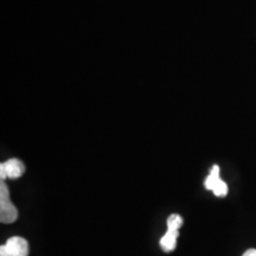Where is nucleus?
<instances>
[{"mask_svg": "<svg viewBox=\"0 0 256 256\" xmlns=\"http://www.w3.org/2000/svg\"><path fill=\"white\" fill-rule=\"evenodd\" d=\"M28 243L25 238L14 236L0 247V256H28Z\"/></svg>", "mask_w": 256, "mask_h": 256, "instance_id": "7ed1b4c3", "label": "nucleus"}, {"mask_svg": "<svg viewBox=\"0 0 256 256\" xmlns=\"http://www.w3.org/2000/svg\"><path fill=\"white\" fill-rule=\"evenodd\" d=\"M18 211L10 200V191L5 180H0V220L2 223L11 224L16 222Z\"/></svg>", "mask_w": 256, "mask_h": 256, "instance_id": "f03ea898", "label": "nucleus"}, {"mask_svg": "<svg viewBox=\"0 0 256 256\" xmlns=\"http://www.w3.org/2000/svg\"><path fill=\"white\" fill-rule=\"evenodd\" d=\"M25 165L19 159H10L8 162L0 164V179L5 180L6 178L18 179L24 174Z\"/></svg>", "mask_w": 256, "mask_h": 256, "instance_id": "39448f33", "label": "nucleus"}, {"mask_svg": "<svg viewBox=\"0 0 256 256\" xmlns=\"http://www.w3.org/2000/svg\"><path fill=\"white\" fill-rule=\"evenodd\" d=\"M206 188L208 190L212 191L217 197H226L228 194V185L220 178V168L218 165H214L211 168L210 174L206 179Z\"/></svg>", "mask_w": 256, "mask_h": 256, "instance_id": "20e7f679", "label": "nucleus"}, {"mask_svg": "<svg viewBox=\"0 0 256 256\" xmlns=\"http://www.w3.org/2000/svg\"><path fill=\"white\" fill-rule=\"evenodd\" d=\"M242 256H256V249H248Z\"/></svg>", "mask_w": 256, "mask_h": 256, "instance_id": "423d86ee", "label": "nucleus"}, {"mask_svg": "<svg viewBox=\"0 0 256 256\" xmlns=\"http://www.w3.org/2000/svg\"><path fill=\"white\" fill-rule=\"evenodd\" d=\"M182 226H183V218L177 214H174L168 218V232L160 240V247L165 252H171L176 249L179 228Z\"/></svg>", "mask_w": 256, "mask_h": 256, "instance_id": "f257e3e1", "label": "nucleus"}]
</instances>
